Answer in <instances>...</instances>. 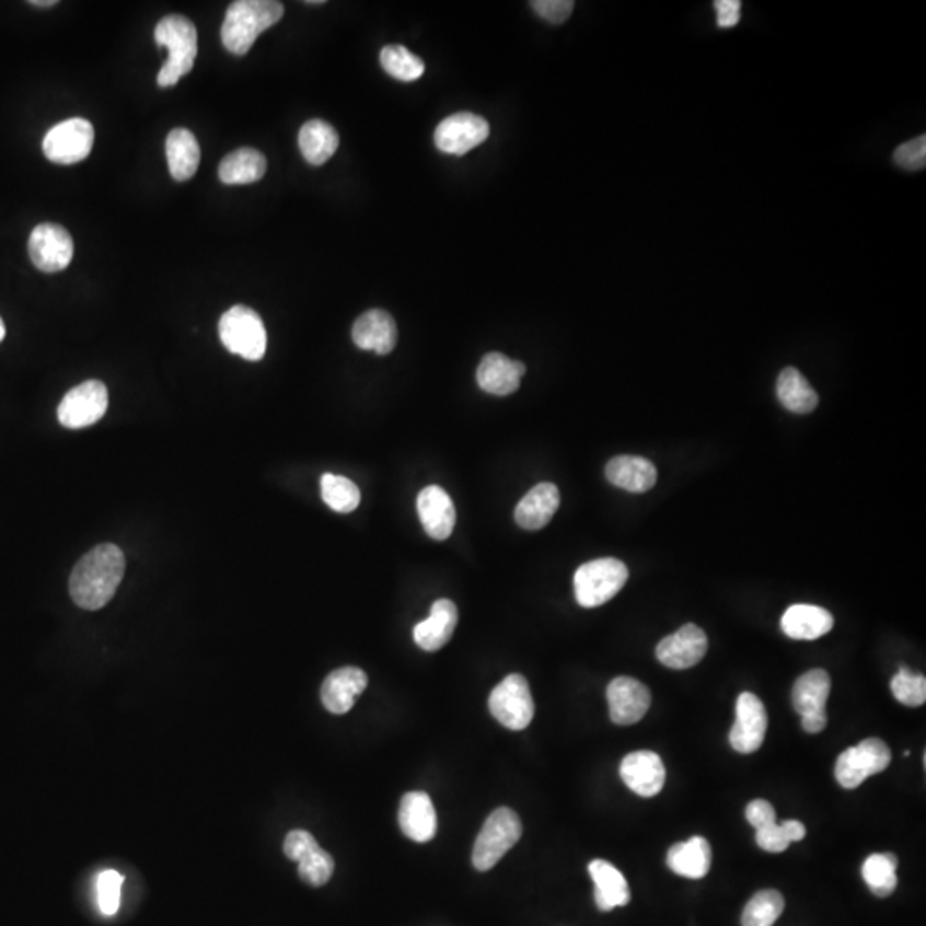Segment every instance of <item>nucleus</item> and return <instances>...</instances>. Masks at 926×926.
<instances>
[{
    "mask_svg": "<svg viewBox=\"0 0 926 926\" xmlns=\"http://www.w3.org/2000/svg\"><path fill=\"white\" fill-rule=\"evenodd\" d=\"M832 626V614L813 604H795L780 620V628L792 640H817L827 635Z\"/></svg>",
    "mask_w": 926,
    "mask_h": 926,
    "instance_id": "393cba45",
    "label": "nucleus"
},
{
    "mask_svg": "<svg viewBox=\"0 0 926 926\" xmlns=\"http://www.w3.org/2000/svg\"><path fill=\"white\" fill-rule=\"evenodd\" d=\"M525 364L511 360L503 354L491 352L483 357L477 368V384L491 395L507 396L520 389Z\"/></svg>",
    "mask_w": 926,
    "mask_h": 926,
    "instance_id": "6ab92c4d",
    "label": "nucleus"
},
{
    "mask_svg": "<svg viewBox=\"0 0 926 926\" xmlns=\"http://www.w3.org/2000/svg\"><path fill=\"white\" fill-rule=\"evenodd\" d=\"M266 159L254 148H239L227 154L218 166V178L227 186H246L262 181L266 174Z\"/></svg>",
    "mask_w": 926,
    "mask_h": 926,
    "instance_id": "c85d7f7f",
    "label": "nucleus"
},
{
    "mask_svg": "<svg viewBox=\"0 0 926 926\" xmlns=\"http://www.w3.org/2000/svg\"><path fill=\"white\" fill-rule=\"evenodd\" d=\"M95 129L90 120L72 117L51 127L44 138V153L50 162L72 165L92 153Z\"/></svg>",
    "mask_w": 926,
    "mask_h": 926,
    "instance_id": "1a4fd4ad",
    "label": "nucleus"
},
{
    "mask_svg": "<svg viewBox=\"0 0 926 926\" xmlns=\"http://www.w3.org/2000/svg\"><path fill=\"white\" fill-rule=\"evenodd\" d=\"M381 68L398 81H416L426 71L424 60L402 45H386L380 54Z\"/></svg>",
    "mask_w": 926,
    "mask_h": 926,
    "instance_id": "f704fd0d",
    "label": "nucleus"
},
{
    "mask_svg": "<svg viewBox=\"0 0 926 926\" xmlns=\"http://www.w3.org/2000/svg\"><path fill=\"white\" fill-rule=\"evenodd\" d=\"M784 913V898L776 889L756 892L741 915V926H772Z\"/></svg>",
    "mask_w": 926,
    "mask_h": 926,
    "instance_id": "72a5a7b5",
    "label": "nucleus"
},
{
    "mask_svg": "<svg viewBox=\"0 0 926 926\" xmlns=\"http://www.w3.org/2000/svg\"><path fill=\"white\" fill-rule=\"evenodd\" d=\"M801 726H803L805 731L810 732V734H817V732H822L827 726V714H815V716H805L801 717Z\"/></svg>",
    "mask_w": 926,
    "mask_h": 926,
    "instance_id": "49530a36",
    "label": "nucleus"
},
{
    "mask_svg": "<svg viewBox=\"0 0 926 926\" xmlns=\"http://www.w3.org/2000/svg\"><path fill=\"white\" fill-rule=\"evenodd\" d=\"M321 496L323 501L337 513H352L360 503L359 487L344 475H323Z\"/></svg>",
    "mask_w": 926,
    "mask_h": 926,
    "instance_id": "c9c22d12",
    "label": "nucleus"
},
{
    "mask_svg": "<svg viewBox=\"0 0 926 926\" xmlns=\"http://www.w3.org/2000/svg\"><path fill=\"white\" fill-rule=\"evenodd\" d=\"M607 704H610V716L614 725L632 726L646 717L649 710V688L635 678H614L607 686Z\"/></svg>",
    "mask_w": 926,
    "mask_h": 926,
    "instance_id": "4468645a",
    "label": "nucleus"
},
{
    "mask_svg": "<svg viewBox=\"0 0 926 926\" xmlns=\"http://www.w3.org/2000/svg\"><path fill=\"white\" fill-rule=\"evenodd\" d=\"M895 868H898V858L892 853H877L865 859L861 873H864L865 883L870 887V891L877 898H889L895 891L898 887Z\"/></svg>",
    "mask_w": 926,
    "mask_h": 926,
    "instance_id": "473e14b6",
    "label": "nucleus"
},
{
    "mask_svg": "<svg viewBox=\"0 0 926 926\" xmlns=\"http://www.w3.org/2000/svg\"><path fill=\"white\" fill-rule=\"evenodd\" d=\"M606 477L613 486L628 493H647L658 483V468L641 456L620 455L606 465Z\"/></svg>",
    "mask_w": 926,
    "mask_h": 926,
    "instance_id": "b1692460",
    "label": "nucleus"
},
{
    "mask_svg": "<svg viewBox=\"0 0 926 926\" xmlns=\"http://www.w3.org/2000/svg\"><path fill=\"white\" fill-rule=\"evenodd\" d=\"M891 690L894 697L907 707H919L926 702V680L923 674H915L910 668L899 669L892 678Z\"/></svg>",
    "mask_w": 926,
    "mask_h": 926,
    "instance_id": "4c0bfd02",
    "label": "nucleus"
},
{
    "mask_svg": "<svg viewBox=\"0 0 926 926\" xmlns=\"http://www.w3.org/2000/svg\"><path fill=\"white\" fill-rule=\"evenodd\" d=\"M489 131V124L481 115L460 112L441 120L440 126L436 127L435 143L443 153L462 157L484 143Z\"/></svg>",
    "mask_w": 926,
    "mask_h": 926,
    "instance_id": "f8f14e48",
    "label": "nucleus"
},
{
    "mask_svg": "<svg viewBox=\"0 0 926 926\" xmlns=\"http://www.w3.org/2000/svg\"><path fill=\"white\" fill-rule=\"evenodd\" d=\"M352 340L360 350H374L380 356H386L396 345L395 320L386 311L371 309L354 323Z\"/></svg>",
    "mask_w": 926,
    "mask_h": 926,
    "instance_id": "aec40b11",
    "label": "nucleus"
},
{
    "mask_svg": "<svg viewBox=\"0 0 926 926\" xmlns=\"http://www.w3.org/2000/svg\"><path fill=\"white\" fill-rule=\"evenodd\" d=\"M559 491L555 484L543 483L532 487L514 508V522L525 531H539L555 517L559 508Z\"/></svg>",
    "mask_w": 926,
    "mask_h": 926,
    "instance_id": "5701e85b",
    "label": "nucleus"
},
{
    "mask_svg": "<svg viewBox=\"0 0 926 926\" xmlns=\"http://www.w3.org/2000/svg\"><path fill=\"white\" fill-rule=\"evenodd\" d=\"M126 558L115 544H100L74 566L69 578V592L76 606L86 611L107 606L123 582Z\"/></svg>",
    "mask_w": 926,
    "mask_h": 926,
    "instance_id": "f257e3e1",
    "label": "nucleus"
},
{
    "mask_svg": "<svg viewBox=\"0 0 926 926\" xmlns=\"http://www.w3.org/2000/svg\"><path fill=\"white\" fill-rule=\"evenodd\" d=\"M714 8L717 11V24H719V28H732V26H737L741 16L740 0H716Z\"/></svg>",
    "mask_w": 926,
    "mask_h": 926,
    "instance_id": "a18cd8bd",
    "label": "nucleus"
},
{
    "mask_svg": "<svg viewBox=\"0 0 926 926\" xmlns=\"http://www.w3.org/2000/svg\"><path fill=\"white\" fill-rule=\"evenodd\" d=\"M398 823L408 840L428 843L438 831V817L429 795L412 791L402 798Z\"/></svg>",
    "mask_w": 926,
    "mask_h": 926,
    "instance_id": "412c9836",
    "label": "nucleus"
},
{
    "mask_svg": "<svg viewBox=\"0 0 926 926\" xmlns=\"http://www.w3.org/2000/svg\"><path fill=\"white\" fill-rule=\"evenodd\" d=\"M746 820L759 831L777 822L776 810L768 801L755 800L746 807Z\"/></svg>",
    "mask_w": 926,
    "mask_h": 926,
    "instance_id": "c03bdc74",
    "label": "nucleus"
},
{
    "mask_svg": "<svg viewBox=\"0 0 926 926\" xmlns=\"http://www.w3.org/2000/svg\"><path fill=\"white\" fill-rule=\"evenodd\" d=\"M123 883L124 877L119 871L105 870L100 875L96 894H99V906L103 915L114 916L119 911Z\"/></svg>",
    "mask_w": 926,
    "mask_h": 926,
    "instance_id": "ea45409f",
    "label": "nucleus"
},
{
    "mask_svg": "<svg viewBox=\"0 0 926 926\" xmlns=\"http://www.w3.org/2000/svg\"><path fill=\"white\" fill-rule=\"evenodd\" d=\"M165 151L169 171L177 183H186L190 177H195L201 162V148L189 129L178 127L169 132Z\"/></svg>",
    "mask_w": 926,
    "mask_h": 926,
    "instance_id": "a878e982",
    "label": "nucleus"
},
{
    "mask_svg": "<svg viewBox=\"0 0 926 926\" xmlns=\"http://www.w3.org/2000/svg\"><path fill=\"white\" fill-rule=\"evenodd\" d=\"M894 162L906 171H922L926 165V136L907 141L894 151Z\"/></svg>",
    "mask_w": 926,
    "mask_h": 926,
    "instance_id": "a19ab883",
    "label": "nucleus"
},
{
    "mask_svg": "<svg viewBox=\"0 0 926 926\" xmlns=\"http://www.w3.org/2000/svg\"><path fill=\"white\" fill-rule=\"evenodd\" d=\"M831 695V676L823 669H812L796 680L792 686V707L805 716L825 714V704Z\"/></svg>",
    "mask_w": 926,
    "mask_h": 926,
    "instance_id": "c756f323",
    "label": "nucleus"
},
{
    "mask_svg": "<svg viewBox=\"0 0 926 926\" xmlns=\"http://www.w3.org/2000/svg\"><path fill=\"white\" fill-rule=\"evenodd\" d=\"M459 611L450 599H440L431 607L428 620H424L414 628V640L426 652H436L447 646L453 637Z\"/></svg>",
    "mask_w": 926,
    "mask_h": 926,
    "instance_id": "4be33fe9",
    "label": "nucleus"
},
{
    "mask_svg": "<svg viewBox=\"0 0 926 926\" xmlns=\"http://www.w3.org/2000/svg\"><path fill=\"white\" fill-rule=\"evenodd\" d=\"M107 407V386L102 381L90 380L63 396L57 408V416L63 428L83 429L99 423L105 416Z\"/></svg>",
    "mask_w": 926,
    "mask_h": 926,
    "instance_id": "9d476101",
    "label": "nucleus"
},
{
    "mask_svg": "<svg viewBox=\"0 0 926 926\" xmlns=\"http://www.w3.org/2000/svg\"><path fill=\"white\" fill-rule=\"evenodd\" d=\"M628 568L616 558H599L575 571V598L582 607L606 604L628 580Z\"/></svg>",
    "mask_w": 926,
    "mask_h": 926,
    "instance_id": "39448f33",
    "label": "nucleus"
},
{
    "mask_svg": "<svg viewBox=\"0 0 926 926\" xmlns=\"http://www.w3.org/2000/svg\"><path fill=\"white\" fill-rule=\"evenodd\" d=\"M299 875L305 883L313 887H321L328 883L332 879L333 870H335V861L332 855L321 849L320 846L314 847L313 852H309L304 858L299 859Z\"/></svg>",
    "mask_w": 926,
    "mask_h": 926,
    "instance_id": "58836bf2",
    "label": "nucleus"
},
{
    "mask_svg": "<svg viewBox=\"0 0 926 926\" xmlns=\"http://www.w3.org/2000/svg\"><path fill=\"white\" fill-rule=\"evenodd\" d=\"M317 846L320 844L314 840L313 834H309L308 831H292L287 834L286 843H283V853L292 861H299V859L304 858L309 852H313L314 847Z\"/></svg>",
    "mask_w": 926,
    "mask_h": 926,
    "instance_id": "37998d69",
    "label": "nucleus"
},
{
    "mask_svg": "<svg viewBox=\"0 0 926 926\" xmlns=\"http://www.w3.org/2000/svg\"><path fill=\"white\" fill-rule=\"evenodd\" d=\"M283 4L277 0H238L227 9L222 24V44L234 56H246L257 36L283 18Z\"/></svg>",
    "mask_w": 926,
    "mask_h": 926,
    "instance_id": "f03ea898",
    "label": "nucleus"
},
{
    "mask_svg": "<svg viewBox=\"0 0 926 926\" xmlns=\"http://www.w3.org/2000/svg\"><path fill=\"white\" fill-rule=\"evenodd\" d=\"M30 4L35 5V8H51V5H57V0H32Z\"/></svg>",
    "mask_w": 926,
    "mask_h": 926,
    "instance_id": "de8ad7c7",
    "label": "nucleus"
},
{
    "mask_svg": "<svg viewBox=\"0 0 926 926\" xmlns=\"http://www.w3.org/2000/svg\"><path fill=\"white\" fill-rule=\"evenodd\" d=\"M532 9L539 16L551 24H563L574 12L575 2L571 0H534Z\"/></svg>",
    "mask_w": 926,
    "mask_h": 926,
    "instance_id": "79ce46f5",
    "label": "nucleus"
},
{
    "mask_svg": "<svg viewBox=\"0 0 926 926\" xmlns=\"http://www.w3.org/2000/svg\"><path fill=\"white\" fill-rule=\"evenodd\" d=\"M489 710L499 725L522 731L534 719L535 705L531 688L522 674L505 678L489 695Z\"/></svg>",
    "mask_w": 926,
    "mask_h": 926,
    "instance_id": "6e6552de",
    "label": "nucleus"
},
{
    "mask_svg": "<svg viewBox=\"0 0 926 926\" xmlns=\"http://www.w3.org/2000/svg\"><path fill=\"white\" fill-rule=\"evenodd\" d=\"M338 144H340L338 132L325 120H309L299 131V150L305 162L311 165L317 166L328 162L338 150Z\"/></svg>",
    "mask_w": 926,
    "mask_h": 926,
    "instance_id": "7c9ffc66",
    "label": "nucleus"
},
{
    "mask_svg": "<svg viewBox=\"0 0 926 926\" xmlns=\"http://www.w3.org/2000/svg\"><path fill=\"white\" fill-rule=\"evenodd\" d=\"M807 829L798 820H784L783 823H772L767 827L756 831V844L767 853H783L789 844L803 841Z\"/></svg>",
    "mask_w": 926,
    "mask_h": 926,
    "instance_id": "e433bc0d",
    "label": "nucleus"
},
{
    "mask_svg": "<svg viewBox=\"0 0 926 926\" xmlns=\"http://www.w3.org/2000/svg\"><path fill=\"white\" fill-rule=\"evenodd\" d=\"M620 776L635 795L652 798L664 788L665 767L658 753L640 750L623 759Z\"/></svg>",
    "mask_w": 926,
    "mask_h": 926,
    "instance_id": "dca6fc26",
    "label": "nucleus"
},
{
    "mask_svg": "<svg viewBox=\"0 0 926 926\" xmlns=\"http://www.w3.org/2000/svg\"><path fill=\"white\" fill-rule=\"evenodd\" d=\"M589 873L594 880L595 904L601 911H613L614 907L626 906L632 899L628 882L622 871L606 861V859H594L589 865Z\"/></svg>",
    "mask_w": 926,
    "mask_h": 926,
    "instance_id": "bb28decb",
    "label": "nucleus"
},
{
    "mask_svg": "<svg viewBox=\"0 0 926 926\" xmlns=\"http://www.w3.org/2000/svg\"><path fill=\"white\" fill-rule=\"evenodd\" d=\"M522 837V822L511 808L501 807L487 817L475 840L472 865L475 870L487 871L496 867Z\"/></svg>",
    "mask_w": 926,
    "mask_h": 926,
    "instance_id": "20e7f679",
    "label": "nucleus"
},
{
    "mask_svg": "<svg viewBox=\"0 0 926 926\" xmlns=\"http://www.w3.org/2000/svg\"><path fill=\"white\" fill-rule=\"evenodd\" d=\"M713 865V849L709 841L695 835L686 843H678L668 852V867L686 879H704Z\"/></svg>",
    "mask_w": 926,
    "mask_h": 926,
    "instance_id": "cd10ccee",
    "label": "nucleus"
},
{
    "mask_svg": "<svg viewBox=\"0 0 926 926\" xmlns=\"http://www.w3.org/2000/svg\"><path fill=\"white\" fill-rule=\"evenodd\" d=\"M777 398L792 414H810L819 405V395L798 369L786 368L777 380Z\"/></svg>",
    "mask_w": 926,
    "mask_h": 926,
    "instance_id": "2f4dec72",
    "label": "nucleus"
},
{
    "mask_svg": "<svg viewBox=\"0 0 926 926\" xmlns=\"http://www.w3.org/2000/svg\"><path fill=\"white\" fill-rule=\"evenodd\" d=\"M154 42L169 50V59L157 76L160 88H171L195 68L198 56V30L187 18L172 14L159 21Z\"/></svg>",
    "mask_w": 926,
    "mask_h": 926,
    "instance_id": "7ed1b4c3",
    "label": "nucleus"
},
{
    "mask_svg": "<svg viewBox=\"0 0 926 926\" xmlns=\"http://www.w3.org/2000/svg\"><path fill=\"white\" fill-rule=\"evenodd\" d=\"M220 340L229 352L241 356L242 359L262 360L265 357L266 328L263 320L254 309L246 305L230 308L218 323Z\"/></svg>",
    "mask_w": 926,
    "mask_h": 926,
    "instance_id": "423d86ee",
    "label": "nucleus"
},
{
    "mask_svg": "<svg viewBox=\"0 0 926 926\" xmlns=\"http://www.w3.org/2000/svg\"><path fill=\"white\" fill-rule=\"evenodd\" d=\"M891 761V749L882 740L867 738L841 753L835 762V779L844 789H856L868 777L886 771Z\"/></svg>",
    "mask_w": 926,
    "mask_h": 926,
    "instance_id": "0eeeda50",
    "label": "nucleus"
},
{
    "mask_svg": "<svg viewBox=\"0 0 926 926\" xmlns=\"http://www.w3.org/2000/svg\"><path fill=\"white\" fill-rule=\"evenodd\" d=\"M709 649V640L701 626H681L676 634L669 635L659 641L656 656L659 662L669 669H688L697 665L705 658Z\"/></svg>",
    "mask_w": 926,
    "mask_h": 926,
    "instance_id": "2eb2a0df",
    "label": "nucleus"
},
{
    "mask_svg": "<svg viewBox=\"0 0 926 926\" xmlns=\"http://www.w3.org/2000/svg\"><path fill=\"white\" fill-rule=\"evenodd\" d=\"M4 337H5V325H4V321H2V317H0V342L4 340Z\"/></svg>",
    "mask_w": 926,
    "mask_h": 926,
    "instance_id": "09e8293b",
    "label": "nucleus"
},
{
    "mask_svg": "<svg viewBox=\"0 0 926 926\" xmlns=\"http://www.w3.org/2000/svg\"><path fill=\"white\" fill-rule=\"evenodd\" d=\"M417 511L420 523L429 537L444 541L450 537L455 526V507L448 493L440 486L424 487L417 496Z\"/></svg>",
    "mask_w": 926,
    "mask_h": 926,
    "instance_id": "a211bd4d",
    "label": "nucleus"
},
{
    "mask_svg": "<svg viewBox=\"0 0 926 926\" xmlns=\"http://www.w3.org/2000/svg\"><path fill=\"white\" fill-rule=\"evenodd\" d=\"M28 253L33 265L45 274H57L71 265L74 242L63 227L40 223L30 235Z\"/></svg>",
    "mask_w": 926,
    "mask_h": 926,
    "instance_id": "9b49d317",
    "label": "nucleus"
},
{
    "mask_svg": "<svg viewBox=\"0 0 926 926\" xmlns=\"http://www.w3.org/2000/svg\"><path fill=\"white\" fill-rule=\"evenodd\" d=\"M767 732V710L764 702L753 693H741L737 702V720L729 732V743L738 753H755Z\"/></svg>",
    "mask_w": 926,
    "mask_h": 926,
    "instance_id": "ddd939ff",
    "label": "nucleus"
},
{
    "mask_svg": "<svg viewBox=\"0 0 926 926\" xmlns=\"http://www.w3.org/2000/svg\"><path fill=\"white\" fill-rule=\"evenodd\" d=\"M368 686V674L362 669L347 665L335 669L326 676L321 686V702L328 713L335 716L349 713L356 704L357 697Z\"/></svg>",
    "mask_w": 926,
    "mask_h": 926,
    "instance_id": "f3484780",
    "label": "nucleus"
}]
</instances>
